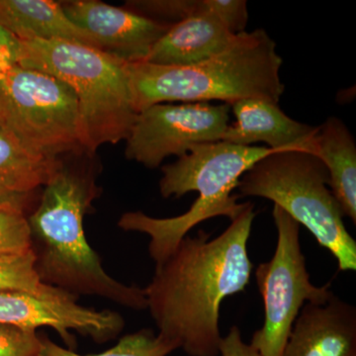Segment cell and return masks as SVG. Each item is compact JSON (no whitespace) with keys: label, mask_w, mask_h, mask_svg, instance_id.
Segmentation results:
<instances>
[{"label":"cell","mask_w":356,"mask_h":356,"mask_svg":"<svg viewBox=\"0 0 356 356\" xmlns=\"http://www.w3.org/2000/svg\"><path fill=\"white\" fill-rule=\"evenodd\" d=\"M257 213L248 202L242 214L211 238L187 235L165 261L156 264L145 288L159 334L189 356H219L220 308L227 297L245 290L254 264L248 242Z\"/></svg>","instance_id":"cell-1"},{"label":"cell","mask_w":356,"mask_h":356,"mask_svg":"<svg viewBox=\"0 0 356 356\" xmlns=\"http://www.w3.org/2000/svg\"><path fill=\"white\" fill-rule=\"evenodd\" d=\"M98 195L92 173L58 165L28 218L36 269L44 284L92 295L133 310L147 309L144 289L114 280L84 233V215Z\"/></svg>","instance_id":"cell-2"},{"label":"cell","mask_w":356,"mask_h":356,"mask_svg":"<svg viewBox=\"0 0 356 356\" xmlns=\"http://www.w3.org/2000/svg\"><path fill=\"white\" fill-rule=\"evenodd\" d=\"M281 67L275 42L264 29L241 33L226 50L195 65L126 62L137 113L161 103L219 100L231 106L259 99L278 104L285 89Z\"/></svg>","instance_id":"cell-3"},{"label":"cell","mask_w":356,"mask_h":356,"mask_svg":"<svg viewBox=\"0 0 356 356\" xmlns=\"http://www.w3.org/2000/svg\"><path fill=\"white\" fill-rule=\"evenodd\" d=\"M267 147H243L220 140L196 145L172 165L161 168L159 191L165 198L199 196L191 209L179 216L154 218L134 211L122 215L119 228L149 238V254L156 264L165 261L194 227L216 217L234 221L247 208L234 193L238 180L255 163L273 153Z\"/></svg>","instance_id":"cell-4"},{"label":"cell","mask_w":356,"mask_h":356,"mask_svg":"<svg viewBox=\"0 0 356 356\" xmlns=\"http://www.w3.org/2000/svg\"><path fill=\"white\" fill-rule=\"evenodd\" d=\"M18 65L67 83L76 93L83 149L95 153L104 144L127 139L138 113L126 62L95 47L60 40H20Z\"/></svg>","instance_id":"cell-5"},{"label":"cell","mask_w":356,"mask_h":356,"mask_svg":"<svg viewBox=\"0 0 356 356\" xmlns=\"http://www.w3.org/2000/svg\"><path fill=\"white\" fill-rule=\"evenodd\" d=\"M329 182L327 168L316 154L280 151L255 163L238 180L236 191L240 198L273 201L332 252L339 270L355 271L356 242L344 225L343 211Z\"/></svg>","instance_id":"cell-6"},{"label":"cell","mask_w":356,"mask_h":356,"mask_svg":"<svg viewBox=\"0 0 356 356\" xmlns=\"http://www.w3.org/2000/svg\"><path fill=\"white\" fill-rule=\"evenodd\" d=\"M0 125L28 152L48 161L83 149L76 93L39 70L16 65L0 77Z\"/></svg>","instance_id":"cell-7"},{"label":"cell","mask_w":356,"mask_h":356,"mask_svg":"<svg viewBox=\"0 0 356 356\" xmlns=\"http://www.w3.org/2000/svg\"><path fill=\"white\" fill-rule=\"evenodd\" d=\"M277 245L273 259L259 264L255 280L264 301V321L250 346L261 356H282L295 320L307 303H325L332 292L331 283L316 286L307 270L300 243V225L274 205Z\"/></svg>","instance_id":"cell-8"},{"label":"cell","mask_w":356,"mask_h":356,"mask_svg":"<svg viewBox=\"0 0 356 356\" xmlns=\"http://www.w3.org/2000/svg\"><path fill=\"white\" fill-rule=\"evenodd\" d=\"M229 105L161 103L138 113L126 139V158L156 168L196 145L220 142L229 125Z\"/></svg>","instance_id":"cell-9"},{"label":"cell","mask_w":356,"mask_h":356,"mask_svg":"<svg viewBox=\"0 0 356 356\" xmlns=\"http://www.w3.org/2000/svg\"><path fill=\"white\" fill-rule=\"evenodd\" d=\"M0 323L35 331L50 327L72 350L76 341L70 331L102 343L118 337L125 327V321L117 312L79 305L76 296L58 288L46 294L0 292Z\"/></svg>","instance_id":"cell-10"},{"label":"cell","mask_w":356,"mask_h":356,"mask_svg":"<svg viewBox=\"0 0 356 356\" xmlns=\"http://www.w3.org/2000/svg\"><path fill=\"white\" fill-rule=\"evenodd\" d=\"M72 22L95 38L100 50L124 62H144L170 24L98 0L63 4Z\"/></svg>","instance_id":"cell-11"},{"label":"cell","mask_w":356,"mask_h":356,"mask_svg":"<svg viewBox=\"0 0 356 356\" xmlns=\"http://www.w3.org/2000/svg\"><path fill=\"white\" fill-rule=\"evenodd\" d=\"M282 356H356V308L332 293L307 303L295 320Z\"/></svg>","instance_id":"cell-12"},{"label":"cell","mask_w":356,"mask_h":356,"mask_svg":"<svg viewBox=\"0 0 356 356\" xmlns=\"http://www.w3.org/2000/svg\"><path fill=\"white\" fill-rule=\"evenodd\" d=\"M236 122L229 125L221 140L252 147L266 143L275 152L304 151L315 154L318 127L293 120L278 104L259 99H243L231 105Z\"/></svg>","instance_id":"cell-13"},{"label":"cell","mask_w":356,"mask_h":356,"mask_svg":"<svg viewBox=\"0 0 356 356\" xmlns=\"http://www.w3.org/2000/svg\"><path fill=\"white\" fill-rule=\"evenodd\" d=\"M238 35L215 15L213 0H206L205 10L170 26L144 62L178 67L198 64L226 50Z\"/></svg>","instance_id":"cell-14"},{"label":"cell","mask_w":356,"mask_h":356,"mask_svg":"<svg viewBox=\"0 0 356 356\" xmlns=\"http://www.w3.org/2000/svg\"><path fill=\"white\" fill-rule=\"evenodd\" d=\"M0 24L19 40H60L99 49L90 34L70 20L63 4L53 0H0Z\"/></svg>","instance_id":"cell-15"},{"label":"cell","mask_w":356,"mask_h":356,"mask_svg":"<svg viewBox=\"0 0 356 356\" xmlns=\"http://www.w3.org/2000/svg\"><path fill=\"white\" fill-rule=\"evenodd\" d=\"M315 154L329 172V187L343 216L356 224V145L350 129L337 117L318 126Z\"/></svg>","instance_id":"cell-16"},{"label":"cell","mask_w":356,"mask_h":356,"mask_svg":"<svg viewBox=\"0 0 356 356\" xmlns=\"http://www.w3.org/2000/svg\"><path fill=\"white\" fill-rule=\"evenodd\" d=\"M58 165V161H48L28 152L0 125V181L29 194L44 186Z\"/></svg>","instance_id":"cell-17"},{"label":"cell","mask_w":356,"mask_h":356,"mask_svg":"<svg viewBox=\"0 0 356 356\" xmlns=\"http://www.w3.org/2000/svg\"><path fill=\"white\" fill-rule=\"evenodd\" d=\"M42 341L40 356H168L179 350L177 343L149 329L126 334L113 348L97 355H79L58 346L46 337H42Z\"/></svg>","instance_id":"cell-18"},{"label":"cell","mask_w":356,"mask_h":356,"mask_svg":"<svg viewBox=\"0 0 356 356\" xmlns=\"http://www.w3.org/2000/svg\"><path fill=\"white\" fill-rule=\"evenodd\" d=\"M56 289L57 287L44 284L40 278L33 250L0 257V292L46 294Z\"/></svg>","instance_id":"cell-19"},{"label":"cell","mask_w":356,"mask_h":356,"mask_svg":"<svg viewBox=\"0 0 356 356\" xmlns=\"http://www.w3.org/2000/svg\"><path fill=\"white\" fill-rule=\"evenodd\" d=\"M23 202L14 200L0 205V257L32 250L31 229Z\"/></svg>","instance_id":"cell-20"},{"label":"cell","mask_w":356,"mask_h":356,"mask_svg":"<svg viewBox=\"0 0 356 356\" xmlns=\"http://www.w3.org/2000/svg\"><path fill=\"white\" fill-rule=\"evenodd\" d=\"M42 346L35 330L0 323V356H40Z\"/></svg>","instance_id":"cell-21"},{"label":"cell","mask_w":356,"mask_h":356,"mask_svg":"<svg viewBox=\"0 0 356 356\" xmlns=\"http://www.w3.org/2000/svg\"><path fill=\"white\" fill-rule=\"evenodd\" d=\"M20 49V40L0 24V77L18 65Z\"/></svg>","instance_id":"cell-22"},{"label":"cell","mask_w":356,"mask_h":356,"mask_svg":"<svg viewBox=\"0 0 356 356\" xmlns=\"http://www.w3.org/2000/svg\"><path fill=\"white\" fill-rule=\"evenodd\" d=\"M221 356H261L250 343L243 339L242 332L236 325L231 327L229 334L222 337L220 343Z\"/></svg>","instance_id":"cell-23"},{"label":"cell","mask_w":356,"mask_h":356,"mask_svg":"<svg viewBox=\"0 0 356 356\" xmlns=\"http://www.w3.org/2000/svg\"><path fill=\"white\" fill-rule=\"evenodd\" d=\"M28 194H23L16 191L14 187L0 181V205L14 200H25Z\"/></svg>","instance_id":"cell-24"}]
</instances>
